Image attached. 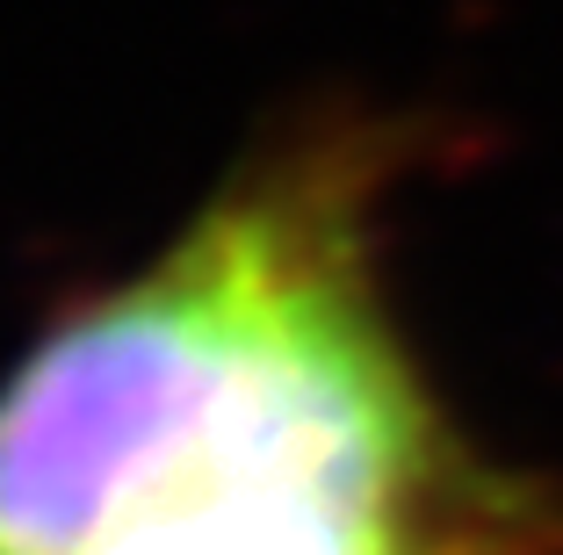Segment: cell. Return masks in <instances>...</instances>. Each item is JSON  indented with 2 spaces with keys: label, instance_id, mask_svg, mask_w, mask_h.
<instances>
[{
  "label": "cell",
  "instance_id": "cell-1",
  "mask_svg": "<svg viewBox=\"0 0 563 555\" xmlns=\"http://www.w3.org/2000/svg\"><path fill=\"white\" fill-rule=\"evenodd\" d=\"M398 131L261 145L0 368V555H563L390 296Z\"/></svg>",
  "mask_w": 563,
  "mask_h": 555
}]
</instances>
